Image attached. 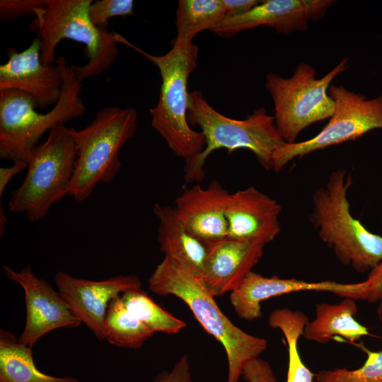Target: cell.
Returning a JSON list of instances; mask_svg holds the SVG:
<instances>
[{"label": "cell", "instance_id": "6da1fadb", "mask_svg": "<svg viewBox=\"0 0 382 382\" xmlns=\"http://www.w3.org/2000/svg\"><path fill=\"white\" fill-rule=\"evenodd\" d=\"M150 290L182 300L206 332L224 347L228 360L226 382H238L244 366L267 349L265 339L234 325L221 311L202 279L164 257L149 279Z\"/></svg>", "mask_w": 382, "mask_h": 382}, {"label": "cell", "instance_id": "7a4b0ae2", "mask_svg": "<svg viewBox=\"0 0 382 382\" xmlns=\"http://www.w3.org/2000/svg\"><path fill=\"white\" fill-rule=\"evenodd\" d=\"M187 120L190 125L200 127L206 141L200 154L185 161L184 180L187 183L203 180L205 161L217 149H226L229 153L248 149L265 169L272 170L274 154L286 144L277 129L274 117L265 108L255 110L245 120H234L216 110L199 91L189 93Z\"/></svg>", "mask_w": 382, "mask_h": 382}, {"label": "cell", "instance_id": "3957f363", "mask_svg": "<svg viewBox=\"0 0 382 382\" xmlns=\"http://www.w3.org/2000/svg\"><path fill=\"white\" fill-rule=\"evenodd\" d=\"M117 42L129 46L146 57L158 69L161 78L157 105L149 109L151 125L169 149L185 161L205 148L203 134L192 129L187 120V79L197 66L198 48L192 42H172V48L162 55L149 54L115 32Z\"/></svg>", "mask_w": 382, "mask_h": 382}, {"label": "cell", "instance_id": "277c9868", "mask_svg": "<svg viewBox=\"0 0 382 382\" xmlns=\"http://www.w3.org/2000/svg\"><path fill=\"white\" fill-rule=\"evenodd\" d=\"M352 180L343 169L331 173L313 195L311 221L342 265L359 273L369 272L382 260V236L352 216L347 197Z\"/></svg>", "mask_w": 382, "mask_h": 382}, {"label": "cell", "instance_id": "5b68a950", "mask_svg": "<svg viewBox=\"0 0 382 382\" xmlns=\"http://www.w3.org/2000/svg\"><path fill=\"white\" fill-rule=\"evenodd\" d=\"M63 76L62 94L47 113L36 112L32 99L15 90L0 91V158L28 163L41 137L59 123L83 115L86 108L80 97L81 81L66 59L57 58Z\"/></svg>", "mask_w": 382, "mask_h": 382}, {"label": "cell", "instance_id": "8992f818", "mask_svg": "<svg viewBox=\"0 0 382 382\" xmlns=\"http://www.w3.org/2000/svg\"><path fill=\"white\" fill-rule=\"evenodd\" d=\"M92 0H45L46 8L40 11L30 30L37 29L41 41L40 59L43 64L57 62L55 49L63 39L86 45L88 62L71 67L80 81L97 76L117 59L119 50L115 32L107 27H96L88 10Z\"/></svg>", "mask_w": 382, "mask_h": 382}, {"label": "cell", "instance_id": "52a82bcc", "mask_svg": "<svg viewBox=\"0 0 382 382\" xmlns=\"http://www.w3.org/2000/svg\"><path fill=\"white\" fill-rule=\"evenodd\" d=\"M134 108L107 106L81 130L73 129L76 159L68 195L76 202L87 199L98 183L113 180L122 167L119 153L137 128Z\"/></svg>", "mask_w": 382, "mask_h": 382}, {"label": "cell", "instance_id": "ba28073f", "mask_svg": "<svg viewBox=\"0 0 382 382\" xmlns=\"http://www.w3.org/2000/svg\"><path fill=\"white\" fill-rule=\"evenodd\" d=\"M73 129L64 123L57 125L46 140L32 150L24 180L11 194L8 211L38 221L54 203L68 195L76 159Z\"/></svg>", "mask_w": 382, "mask_h": 382}, {"label": "cell", "instance_id": "9c48e42d", "mask_svg": "<svg viewBox=\"0 0 382 382\" xmlns=\"http://www.w3.org/2000/svg\"><path fill=\"white\" fill-rule=\"evenodd\" d=\"M347 62L348 59H342L320 79L306 63L298 64L289 78L274 72L267 75L265 87L274 103V124L286 144L296 142L302 130L332 115L335 105L328 88L333 79L348 69Z\"/></svg>", "mask_w": 382, "mask_h": 382}, {"label": "cell", "instance_id": "30bf717a", "mask_svg": "<svg viewBox=\"0 0 382 382\" xmlns=\"http://www.w3.org/2000/svg\"><path fill=\"white\" fill-rule=\"evenodd\" d=\"M328 94L335 111L328 123L308 140L285 144L274 154L272 170L280 171L293 159L313 151L356 140L368 132L382 129V96L368 98L342 86L331 85Z\"/></svg>", "mask_w": 382, "mask_h": 382}, {"label": "cell", "instance_id": "8fae6325", "mask_svg": "<svg viewBox=\"0 0 382 382\" xmlns=\"http://www.w3.org/2000/svg\"><path fill=\"white\" fill-rule=\"evenodd\" d=\"M6 277L24 290L26 319L18 342L30 347L47 333L59 328H74L81 323L74 316L59 292L39 278L30 265L20 272L4 266Z\"/></svg>", "mask_w": 382, "mask_h": 382}, {"label": "cell", "instance_id": "7c38bea8", "mask_svg": "<svg viewBox=\"0 0 382 382\" xmlns=\"http://www.w3.org/2000/svg\"><path fill=\"white\" fill-rule=\"evenodd\" d=\"M58 292L74 316L100 340H104V323L110 301L126 291L141 289L135 274L117 275L94 281L76 278L59 271L54 278Z\"/></svg>", "mask_w": 382, "mask_h": 382}, {"label": "cell", "instance_id": "4fadbf2b", "mask_svg": "<svg viewBox=\"0 0 382 382\" xmlns=\"http://www.w3.org/2000/svg\"><path fill=\"white\" fill-rule=\"evenodd\" d=\"M40 48L39 36L22 52L9 48L7 50L8 60L0 66V91H21L32 99L35 108L55 105L62 96L63 86V76L59 66L43 64Z\"/></svg>", "mask_w": 382, "mask_h": 382}, {"label": "cell", "instance_id": "5bb4252c", "mask_svg": "<svg viewBox=\"0 0 382 382\" xmlns=\"http://www.w3.org/2000/svg\"><path fill=\"white\" fill-rule=\"evenodd\" d=\"M332 0H266L237 16L225 18L211 32L222 37H231L237 33L262 25H267L281 34L293 31L304 32L309 21L323 18Z\"/></svg>", "mask_w": 382, "mask_h": 382}, {"label": "cell", "instance_id": "9a60e30c", "mask_svg": "<svg viewBox=\"0 0 382 382\" xmlns=\"http://www.w3.org/2000/svg\"><path fill=\"white\" fill-rule=\"evenodd\" d=\"M278 202L253 186L230 193L226 207L228 236L262 245L281 231Z\"/></svg>", "mask_w": 382, "mask_h": 382}, {"label": "cell", "instance_id": "2e32d148", "mask_svg": "<svg viewBox=\"0 0 382 382\" xmlns=\"http://www.w3.org/2000/svg\"><path fill=\"white\" fill-rule=\"evenodd\" d=\"M264 247L229 236L208 243L200 279L214 297L231 293L253 271L262 256Z\"/></svg>", "mask_w": 382, "mask_h": 382}, {"label": "cell", "instance_id": "e0dca14e", "mask_svg": "<svg viewBox=\"0 0 382 382\" xmlns=\"http://www.w3.org/2000/svg\"><path fill=\"white\" fill-rule=\"evenodd\" d=\"M229 194L215 180L207 187L197 184L183 190L174 208L186 227L208 244L228 236L226 207Z\"/></svg>", "mask_w": 382, "mask_h": 382}, {"label": "cell", "instance_id": "ac0fdd59", "mask_svg": "<svg viewBox=\"0 0 382 382\" xmlns=\"http://www.w3.org/2000/svg\"><path fill=\"white\" fill-rule=\"evenodd\" d=\"M343 283L334 281L306 282L277 276L267 277L251 271L230 293V302L236 315L246 320L261 318V303L272 297L303 291H339Z\"/></svg>", "mask_w": 382, "mask_h": 382}, {"label": "cell", "instance_id": "d6986e66", "mask_svg": "<svg viewBox=\"0 0 382 382\" xmlns=\"http://www.w3.org/2000/svg\"><path fill=\"white\" fill-rule=\"evenodd\" d=\"M158 241L165 257L200 278L208 244L193 234L178 216L174 207L156 203Z\"/></svg>", "mask_w": 382, "mask_h": 382}, {"label": "cell", "instance_id": "ffe728a7", "mask_svg": "<svg viewBox=\"0 0 382 382\" xmlns=\"http://www.w3.org/2000/svg\"><path fill=\"white\" fill-rule=\"evenodd\" d=\"M343 299L334 304L317 303L315 318L306 323L302 336L307 340L325 344L335 337L354 342L369 335L367 328L355 318L358 312L356 301Z\"/></svg>", "mask_w": 382, "mask_h": 382}, {"label": "cell", "instance_id": "44dd1931", "mask_svg": "<svg viewBox=\"0 0 382 382\" xmlns=\"http://www.w3.org/2000/svg\"><path fill=\"white\" fill-rule=\"evenodd\" d=\"M0 382H79L72 376L57 377L40 371L32 347L18 342L11 332L0 330Z\"/></svg>", "mask_w": 382, "mask_h": 382}, {"label": "cell", "instance_id": "7402d4cb", "mask_svg": "<svg viewBox=\"0 0 382 382\" xmlns=\"http://www.w3.org/2000/svg\"><path fill=\"white\" fill-rule=\"evenodd\" d=\"M177 43L192 42L204 30L210 31L228 17L222 0H180L175 12Z\"/></svg>", "mask_w": 382, "mask_h": 382}, {"label": "cell", "instance_id": "603a6c76", "mask_svg": "<svg viewBox=\"0 0 382 382\" xmlns=\"http://www.w3.org/2000/svg\"><path fill=\"white\" fill-rule=\"evenodd\" d=\"M307 316L288 308H277L268 316V324L285 337L289 354L286 382H313L315 375L305 365L299 350V340L308 322Z\"/></svg>", "mask_w": 382, "mask_h": 382}, {"label": "cell", "instance_id": "cb8c5ba5", "mask_svg": "<svg viewBox=\"0 0 382 382\" xmlns=\"http://www.w3.org/2000/svg\"><path fill=\"white\" fill-rule=\"evenodd\" d=\"M103 333L110 344L133 349H139L154 334L129 311L120 295L109 303Z\"/></svg>", "mask_w": 382, "mask_h": 382}, {"label": "cell", "instance_id": "d4e9b609", "mask_svg": "<svg viewBox=\"0 0 382 382\" xmlns=\"http://www.w3.org/2000/svg\"><path fill=\"white\" fill-rule=\"evenodd\" d=\"M127 308L154 333L176 334L186 327V323L158 306L141 289L121 295Z\"/></svg>", "mask_w": 382, "mask_h": 382}, {"label": "cell", "instance_id": "484cf974", "mask_svg": "<svg viewBox=\"0 0 382 382\" xmlns=\"http://www.w3.org/2000/svg\"><path fill=\"white\" fill-rule=\"evenodd\" d=\"M359 347L366 354L363 366L354 370L340 368L323 370L315 376L316 381L382 382V351H371L363 345Z\"/></svg>", "mask_w": 382, "mask_h": 382}, {"label": "cell", "instance_id": "4316f807", "mask_svg": "<svg viewBox=\"0 0 382 382\" xmlns=\"http://www.w3.org/2000/svg\"><path fill=\"white\" fill-rule=\"evenodd\" d=\"M368 273L366 280L349 283L347 290L340 296L369 303L382 301V260Z\"/></svg>", "mask_w": 382, "mask_h": 382}, {"label": "cell", "instance_id": "83f0119b", "mask_svg": "<svg viewBox=\"0 0 382 382\" xmlns=\"http://www.w3.org/2000/svg\"><path fill=\"white\" fill-rule=\"evenodd\" d=\"M132 0H99L93 1L88 10L90 19L96 27H108V20L115 16H127L134 13Z\"/></svg>", "mask_w": 382, "mask_h": 382}, {"label": "cell", "instance_id": "f1b7e54d", "mask_svg": "<svg viewBox=\"0 0 382 382\" xmlns=\"http://www.w3.org/2000/svg\"><path fill=\"white\" fill-rule=\"evenodd\" d=\"M45 8V0H1L0 20L13 21L21 17L36 16Z\"/></svg>", "mask_w": 382, "mask_h": 382}, {"label": "cell", "instance_id": "f546056e", "mask_svg": "<svg viewBox=\"0 0 382 382\" xmlns=\"http://www.w3.org/2000/svg\"><path fill=\"white\" fill-rule=\"evenodd\" d=\"M242 376L247 382H278L270 364L259 357L245 364Z\"/></svg>", "mask_w": 382, "mask_h": 382}, {"label": "cell", "instance_id": "4dcf8cb0", "mask_svg": "<svg viewBox=\"0 0 382 382\" xmlns=\"http://www.w3.org/2000/svg\"><path fill=\"white\" fill-rule=\"evenodd\" d=\"M153 382H192L187 356H181L170 371H164L158 374Z\"/></svg>", "mask_w": 382, "mask_h": 382}, {"label": "cell", "instance_id": "1f68e13d", "mask_svg": "<svg viewBox=\"0 0 382 382\" xmlns=\"http://www.w3.org/2000/svg\"><path fill=\"white\" fill-rule=\"evenodd\" d=\"M228 17L242 15L258 5L259 0H222Z\"/></svg>", "mask_w": 382, "mask_h": 382}, {"label": "cell", "instance_id": "d6a6232c", "mask_svg": "<svg viewBox=\"0 0 382 382\" xmlns=\"http://www.w3.org/2000/svg\"><path fill=\"white\" fill-rule=\"evenodd\" d=\"M28 168V163L16 161L9 167L0 168V197L11 180L17 174Z\"/></svg>", "mask_w": 382, "mask_h": 382}, {"label": "cell", "instance_id": "836d02e7", "mask_svg": "<svg viewBox=\"0 0 382 382\" xmlns=\"http://www.w3.org/2000/svg\"><path fill=\"white\" fill-rule=\"evenodd\" d=\"M6 222V216L4 214V212L2 207H0V236L1 237L4 236Z\"/></svg>", "mask_w": 382, "mask_h": 382}, {"label": "cell", "instance_id": "e575fe53", "mask_svg": "<svg viewBox=\"0 0 382 382\" xmlns=\"http://www.w3.org/2000/svg\"><path fill=\"white\" fill-rule=\"evenodd\" d=\"M376 312L380 321L382 323V301L379 302Z\"/></svg>", "mask_w": 382, "mask_h": 382}]
</instances>
